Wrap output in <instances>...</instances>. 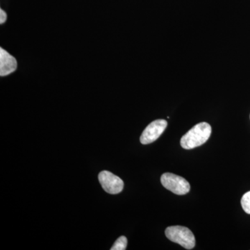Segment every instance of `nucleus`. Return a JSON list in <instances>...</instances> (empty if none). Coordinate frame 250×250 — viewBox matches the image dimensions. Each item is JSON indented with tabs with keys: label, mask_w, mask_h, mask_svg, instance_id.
<instances>
[{
	"label": "nucleus",
	"mask_w": 250,
	"mask_h": 250,
	"mask_svg": "<svg viewBox=\"0 0 250 250\" xmlns=\"http://www.w3.org/2000/svg\"><path fill=\"white\" fill-rule=\"evenodd\" d=\"M210 134L211 126L208 123H199L182 136L181 146L186 149L200 147L208 141Z\"/></svg>",
	"instance_id": "1"
},
{
	"label": "nucleus",
	"mask_w": 250,
	"mask_h": 250,
	"mask_svg": "<svg viewBox=\"0 0 250 250\" xmlns=\"http://www.w3.org/2000/svg\"><path fill=\"white\" fill-rule=\"evenodd\" d=\"M166 237L170 241L178 243L185 249L192 250L195 246V238L188 228L182 226L169 227L166 229Z\"/></svg>",
	"instance_id": "2"
},
{
	"label": "nucleus",
	"mask_w": 250,
	"mask_h": 250,
	"mask_svg": "<svg viewBox=\"0 0 250 250\" xmlns=\"http://www.w3.org/2000/svg\"><path fill=\"white\" fill-rule=\"evenodd\" d=\"M161 182L166 189L176 195H183L190 191V184L187 179L180 176L172 173H164L161 176Z\"/></svg>",
	"instance_id": "3"
},
{
	"label": "nucleus",
	"mask_w": 250,
	"mask_h": 250,
	"mask_svg": "<svg viewBox=\"0 0 250 250\" xmlns=\"http://www.w3.org/2000/svg\"><path fill=\"white\" fill-rule=\"evenodd\" d=\"M99 181L104 190L109 194H118L124 188V182L118 176L108 171H103L98 176Z\"/></svg>",
	"instance_id": "4"
},
{
	"label": "nucleus",
	"mask_w": 250,
	"mask_h": 250,
	"mask_svg": "<svg viewBox=\"0 0 250 250\" xmlns=\"http://www.w3.org/2000/svg\"><path fill=\"white\" fill-rule=\"evenodd\" d=\"M167 122L166 120H156L148 125L141 135V143L147 145L156 141L164 132L167 127Z\"/></svg>",
	"instance_id": "5"
},
{
	"label": "nucleus",
	"mask_w": 250,
	"mask_h": 250,
	"mask_svg": "<svg viewBox=\"0 0 250 250\" xmlns=\"http://www.w3.org/2000/svg\"><path fill=\"white\" fill-rule=\"evenodd\" d=\"M17 68V62L13 56L2 48H0V75L7 76Z\"/></svg>",
	"instance_id": "6"
},
{
	"label": "nucleus",
	"mask_w": 250,
	"mask_h": 250,
	"mask_svg": "<svg viewBox=\"0 0 250 250\" xmlns=\"http://www.w3.org/2000/svg\"><path fill=\"white\" fill-rule=\"evenodd\" d=\"M127 246V239L125 236H121L115 242L111 250H125Z\"/></svg>",
	"instance_id": "7"
},
{
	"label": "nucleus",
	"mask_w": 250,
	"mask_h": 250,
	"mask_svg": "<svg viewBox=\"0 0 250 250\" xmlns=\"http://www.w3.org/2000/svg\"><path fill=\"white\" fill-rule=\"evenodd\" d=\"M241 206L248 214H250V191L244 194L241 199Z\"/></svg>",
	"instance_id": "8"
},
{
	"label": "nucleus",
	"mask_w": 250,
	"mask_h": 250,
	"mask_svg": "<svg viewBox=\"0 0 250 250\" xmlns=\"http://www.w3.org/2000/svg\"><path fill=\"white\" fill-rule=\"evenodd\" d=\"M6 18H7V16L5 11L2 9L0 10V24H3L6 22Z\"/></svg>",
	"instance_id": "9"
}]
</instances>
